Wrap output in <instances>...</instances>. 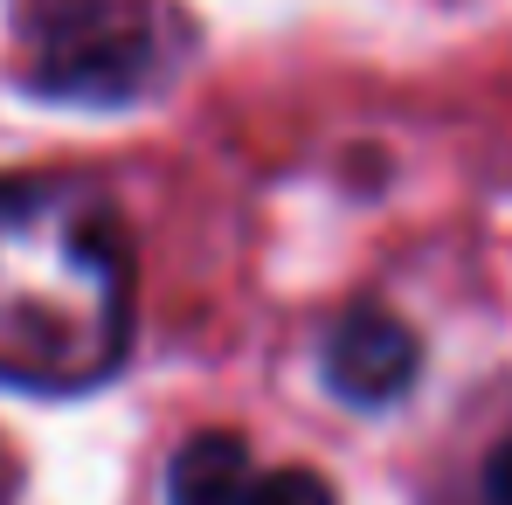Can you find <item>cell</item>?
<instances>
[{"instance_id": "1", "label": "cell", "mask_w": 512, "mask_h": 505, "mask_svg": "<svg viewBox=\"0 0 512 505\" xmlns=\"http://www.w3.org/2000/svg\"><path fill=\"white\" fill-rule=\"evenodd\" d=\"M132 353V243L70 180H0V381L84 395Z\"/></svg>"}, {"instance_id": "2", "label": "cell", "mask_w": 512, "mask_h": 505, "mask_svg": "<svg viewBox=\"0 0 512 505\" xmlns=\"http://www.w3.org/2000/svg\"><path fill=\"white\" fill-rule=\"evenodd\" d=\"M14 77L49 104H139L180 70L173 0H14Z\"/></svg>"}, {"instance_id": "3", "label": "cell", "mask_w": 512, "mask_h": 505, "mask_svg": "<svg viewBox=\"0 0 512 505\" xmlns=\"http://www.w3.org/2000/svg\"><path fill=\"white\" fill-rule=\"evenodd\" d=\"M326 388L353 402V409H388L416 388L423 374V339L409 333L388 305H346L333 319V333L319 346Z\"/></svg>"}, {"instance_id": "4", "label": "cell", "mask_w": 512, "mask_h": 505, "mask_svg": "<svg viewBox=\"0 0 512 505\" xmlns=\"http://www.w3.org/2000/svg\"><path fill=\"white\" fill-rule=\"evenodd\" d=\"M256 485L250 443L236 429H201L173 450L167 464V505H243Z\"/></svg>"}, {"instance_id": "5", "label": "cell", "mask_w": 512, "mask_h": 505, "mask_svg": "<svg viewBox=\"0 0 512 505\" xmlns=\"http://www.w3.org/2000/svg\"><path fill=\"white\" fill-rule=\"evenodd\" d=\"M243 505H333V485H326L319 471L291 464V471H263Z\"/></svg>"}, {"instance_id": "6", "label": "cell", "mask_w": 512, "mask_h": 505, "mask_svg": "<svg viewBox=\"0 0 512 505\" xmlns=\"http://www.w3.org/2000/svg\"><path fill=\"white\" fill-rule=\"evenodd\" d=\"M485 505H512V436L485 457Z\"/></svg>"}]
</instances>
